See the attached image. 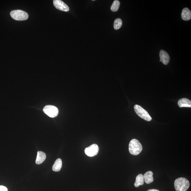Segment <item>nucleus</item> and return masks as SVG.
I'll use <instances>...</instances> for the list:
<instances>
[{
    "label": "nucleus",
    "instance_id": "1",
    "mask_svg": "<svg viewBox=\"0 0 191 191\" xmlns=\"http://www.w3.org/2000/svg\"><path fill=\"white\" fill-rule=\"evenodd\" d=\"M174 185L176 191H186L189 188L190 183L185 178L181 177L174 181Z\"/></svg>",
    "mask_w": 191,
    "mask_h": 191
},
{
    "label": "nucleus",
    "instance_id": "2",
    "mask_svg": "<svg viewBox=\"0 0 191 191\" xmlns=\"http://www.w3.org/2000/svg\"><path fill=\"white\" fill-rule=\"evenodd\" d=\"M142 150V146L138 140L132 139L129 144V151L131 154L137 155L139 154Z\"/></svg>",
    "mask_w": 191,
    "mask_h": 191
},
{
    "label": "nucleus",
    "instance_id": "3",
    "mask_svg": "<svg viewBox=\"0 0 191 191\" xmlns=\"http://www.w3.org/2000/svg\"><path fill=\"white\" fill-rule=\"evenodd\" d=\"M135 112L140 117L147 121H150L152 118L148 112L143 109L142 107L138 105H135L134 107Z\"/></svg>",
    "mask_w": 191,
    "mask_h": 191
},
{
    "label": "nucleus",
    "instance_id": "4",
    "mask_svg": "<svg viewBox=\"0 0 191 191\" xmlns=\"http://www.w3.org/2000/svg\"><path fill=\"white\" fill-rule=\"evenodd\" d=\"M10 15L13 19L17 21L25 20L29 17L27 13L19 10L11 11Z\"/></svg>",
    "mask_w": 191,
    "mask_h": 191
},
{
    "label": "nucleus",
    "instance_id": "5",
    "mask_svg": "<svg viewBox=\"0 0 191 191\" xmlns=\"http://www.w3.org/2000/svg\"><path fill=\"white\" fill-rule=\"evenodd\" d=\"M44 113L51 118L57 116L59 114V110L56 107L52 105H47L43 108Z\"/></svg>",
    "mask_w": 191,
    "mask_h": 191
},
{
    "label": "nucleus",
    "instance_id": "6",
    "mask_svg": "<svg viewBox=\"0 0 191 191\" xmlns=\"http://www.w3.org/2000/svg\"><path fill=\"white\" fill-rule=\"evenodd\" d=\"M99 151V147L98 145L94 144L86 148L85 152L87 156L93 157L98 154Z\"/></svg>",
    "mask_w": 191,
    "mask_h": 191
},
{
    "label": "nucleus",
    "instance_id": "7",
    "mask_svg": "<svg viewBox=\"0 0 191 191\" xmlns=\"http://www.w3.org/2000/svg\"><path fill=\"white\" fill-rule=\"evenodd\" d=\"M53 4L55 7L59 10L65 12H68L70 10L68 6L60 0H54Z\"/></svg>",
    "mask_w": 191,
    "mask_h": 191
},
{
    "label": "nucleus",
    "instance_id": "8",
    "mask_svg": "<svg viewBox=\"0 0 191 191\" xmlns=\"http://www.w3.org/2000/svg\"><path fill=\"white\" fill-rule=\"evenodd\" d=\"M160 60L165 65H167L170 61V57L167 52L164 50H161L160 52Z\"/></svg>",
    "mask_w": 191,
    "mask_h": 191
},
{
    "label": "nucleus",
    "instance_id": "9",
    "mask_svg": "<svg viewBox=\"0 0 191 191\" xmlns=\"http://www.w3.org/2000/svg\"><path fill=\"white\" fill-rule=\"evenodd\" d=\"M179 107H191V101L190 100L187 98H182L179 100L178 102Z\"/></svg>",
    "mask_w": 191,
    "mask_h": 191
},
{
    "label": "nucleus",
    "instance_id": "10",
    "mask_svg": "<svg viewBox=\"0 0 191 191\" xmlns=\"http://www.w3.org/2000/svg\"><path fill=\"white\" fill-rule=\"evenodd\" d=\"M181 17L184 21L190 20L191 19V12L188 8H185L183 10Z\"/></svg>",
    "mask_w": 191,
    "mask_h": 191
},
{
    "label": "nucleus",
    "instance_id": "11",
    "mask_svg": "<svg viewBox=\"0 0 191 191\" xmlns=\"http://www.w3.org/2000/svg\"><path fill=\"white\" fill-rule=\"evenodd\" d=\"M153 174L152 171H148L143 175L144 181L146 183L149 184L153 182L154 181Z\"/></svg>",
    "mask_w": 191,
    "mask_h": 191
},
{
    "label": "nucleus",
    "instance_id": "12",
    "mask_svg": "<svg viewBox=\"0 0 191 191\" xmlns=\"http://www.w3.org/2000/svg\"><path fill=\"white\" fill-rule=\"evenodd\" d=\"M46 158V155L45 153L41 151H38L36 161V164L39 165L42 163Z\"/></svg>",
    "mask_w": 191,
    "mask_h": 191
},
{
    "label": "nucleus",
    "instance_id": "13",
    "mask_svg": "<svg viewBox=\"0 0 191 191\" xmlns=\"http://www.w3.org/2000/svg\"><path fill=\"white\" fill-rule=\"evenodd\" d=\"M62 167V161L60 158L57 159L52 166V170L55 172H59Z\"/></svg>",
    "mask_w": 191,
    "mask_h": 191
},
{
    "label": "nucleus",
    "instance_id": "14",
    "mask_svg": "<svg viewBox=\"0 0 191 191\" xmlns=\"http://www.w3.org/2000/svg\"><path fill=\"white\" fill-rule=\"evenodd\" d=\"M144 181L143 174H139L136 177L134 185L136 187H138L140 185H143L144 184Z\"/></svg>",
    "mask_w": 191,
    "mask_h": 191
},
{
    "label": "nucleus",
    "instance_id": "15",
    "mask_svg": "<svg viewBox=\"0 0 191 191\" xmlns=\"http://www.w3.org/2000/svg\"><path fill=\"white\" fill-rule=\"evenodd\" d=\"M122 24V21L121 19L118 18L115 20L114 23V28L115 30H118L121 27Z\"/></svg>",
    "mask_w": 191,
    "mask_h": 191
},
{
    "label": "nucleus",
    "instance_id": "16",
    "mask_svg": "<svg viewBox=\"0 0 191 191\" xmlns=\"http://www.w3.org/2000/svg\"><path fill=\"white\" fill-rule=\"evenodd\" d=\"M120 5V2L118 0H115L113 1L111 6V10L113 12H116L118 10Z\"/></svg>",
    "mask_w": 191,
    "mask_h": 191
},
{
    "label": "nucleus",
    "instance_id": "17",
    "mask_svg": "<svg viewBox=\"0 0 191 191\" xmlns=\"http://www.w3.org/2000/svg\"><path fill=\"white\" fill-rule=\"evenodd\" d=\"M7 188L3 185L0 186V191H8Z\"/></svg>",
    "mask_w": 191,
    "mask_h": 191
},
{
    "label": "nucleus",
    "instance_id": "18",
    "mask_svg": "<svg viewBox=\"0 0 191 191\" xmlns=\"http://www.w3.org/2000/svg\"><path fill=\"white\" fill-rule=\"evenodd\" d=\"M147 191H160L157 190V189H149V190H148Z\"/></svg>",
    "mask_w": 191,
    "mask_h": 191
}]
</instances>
